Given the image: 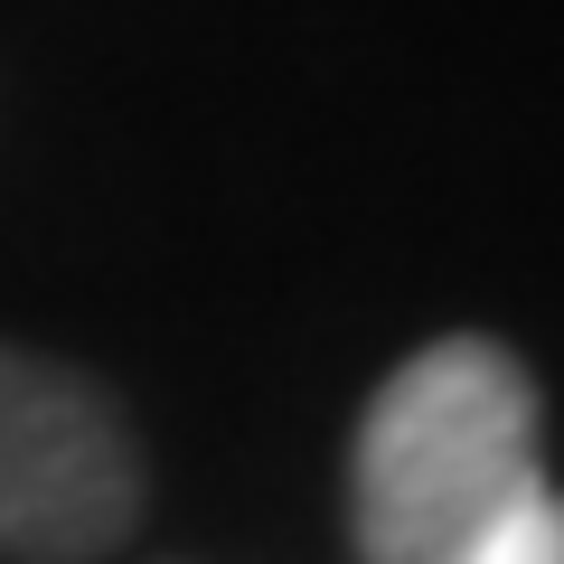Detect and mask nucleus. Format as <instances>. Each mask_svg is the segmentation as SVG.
<instances>
[{
	"label": "nucleus",
	"instance_id": "nucleus-1",
	"mask_svg": "<svg viewBox=\"0 0 564 564\" xmlns=\"http://www.w3.org/2000/svg\"><path fill=\"white\" fill-rule=\"evenodd\" d=\"M536 489V386L508 348L433 339L377 386L348 470L367 564H462Z\"/></svg>",
	"mask_w": 564,
	"mask_h": 564
},
{
	"label": "nucleus",
	"instance_id": "nucleus-2",
	"mask_svg": "<svg viewBox=\"0 0 564 564\" xmlns=\"http://www.w3.org/2000/svg\"><path fill=\"white\" fill-rule=\"evenodd\" d=\"M141 518V452L95 377L0 348V564H95Z\"/></svg>",
	"mask_w": 564,
	"mask_h": 564
},
{
	"label": "nucleus",
	"instance_id": "nucleus-3",
	"mask_svg": "<svg viewBox=\"0 0 564 564\" xmlns=\"http://www.w3.org/2000/svg\"><path fill=\"white\" fill-rule=\"evenodd\" d=\"M462 564H564V508H555V489H536L527 508H508Z\"/></svg>",
	"mask_w": 564,
	"mask_h": 564
}]
</instances>
